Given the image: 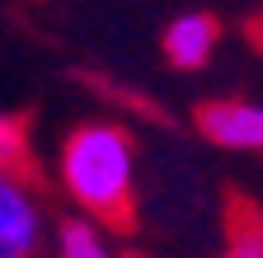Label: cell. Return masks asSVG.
I'll use <instances>...</instances> for the list:
<instances>
[{
    "label": "cell",
    "instance_id": "cell-2",
    "mask_svg": "<svg viewBox=\"0 0 263 258\" xmlns=\"http://www.w3.org/2000/svg\"><path fill=\"white\" fill-rule=\"evenodd\" d=\"M47 216L19 169L0 165V258H38Z\"/></svg>",
    "mask_w": 263,
    "mask_h": 258
},
{
    "label": "cell",
    "instance_id": "cell-5",
    "mask_svg": "<svg viewBox=\"0 0 263 258\" xmlns=\"http://www.w3.org/2000/svg\"><path fill=\"white\" fill-rule=\"evenodd\" d=\"M57 258H118V249L108 244L104 225L89 221V216H66L57 225V240H52Z\"/></svg>",
    "mask_w": 263,
    "mask_h": 258
},
{
    "label": "cell",
    "instance_id": "cell-4",
    "mask_svg": "<svg viewBox=\"0 0 263 258\" xmlns=\"http://www.w3.org/2000/svg\"><path fill=\"white\" fill-rule=\"evenodd\" d=\"M216 43H221V24L212 14H202V10L179 14L170 28H164V38H160L164 61H170L174 71H202L212 61V52H216Z\"/></svg>",
    "mask_w": 263,
    "mask_h": 258
},
{
    "label": "cell",
    "instance_id": "cell-3",
    "mask_svg": "<svg viewBox=\"0 0 263 258\" xmlns=\"http://www.w3.org/2000/svg\"><path fill=\"white\" fill-rule=\"evenodd\" d=\"M197 132L221 150H245L258 155L263 150V104L249 99H212L197 108Z\"/></svg>",
    "mask_w": 263,
    "mask_h": 258
},
{
    "label": "cell",
    "instance_id": "cell-6",
    "mask_svg": "<svg viewBox=\"0 0 263 258\" xmlns=\"http://www.w3.org/2000/svg\"><path fill=\"white\" fill-rule=\"evenodd\" d=\"M221 258H263L258 230H254V225H249V230H235V235H230V244L221 249Z\"/></svg>",
    "mask_w": 263,
    "mask_h": 258
},
{
    "label": "cell",
    "instance_id": "cell-7",
    "mask_svg": "<svg viewBox=\"0 0 263 258\" xmlns=\"http://www.w3.org/2000/svg\"><path fill=\"white\" fill-rule=\"evenodd\" d=\"M254 230H258V244H263V216H258V221H254Z\"/></svg>",
    "mask_w": 263,
    "mask_h": 258
},
{
    "label": "cell",
    "instance_id": "cell-1",
    "mask_svg": "<svg viewBox=\"0 0 263 258\" xmlns=\"http://www.w3.org/2000/svg\"><path fill=\"white\" fill-rule=\"evenodd\" d=\"M57 174L66 197L80 207V216L99 225H132L137 202V146L118 122H80L66 132Z\"/></svg>",
    "mask_w": 263,
    "mask_h": 258
}]
</instances>
